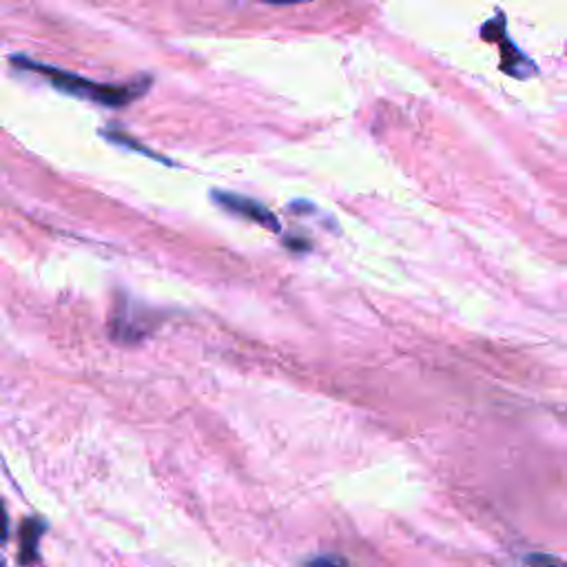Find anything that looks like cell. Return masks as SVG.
I'll use <instances>...</instances> for the list:
<instances>
[{
  "instance_id": "obj_1",
  "label": "cell",
  "mask_w": 567,
  "mask_h": 567,
  "mask_svg": "<svg viewBox=\"0 0 567 567\" xmlns=\"http://www.w3.org/2000/svg\"><path fill=\"white\" fill-rule=\"evenodd\" d=\"M11 64H16L24 71L44 75L62 93H69V95H75V97H82V100H91V102H100V104L113 106V109H122V106L140 100L146 93V89L151 86V78H146V75L135 78V80L124 82V84L93 82V80L75 75L71 71H62V69L35 62L27 55H13Z\"/></svg>"
},
{
  "instance_id": "obj_2",
  "label": "cell",
  "mask_w": 567,
  "mask_h": 567,
  "mask_svg": "<svg viewBox=\"0 0 567 567\" xmlns=\"http://www.w3.org/2000/svg\"><path fill=\"white\" fill-rule=\"evenodd\" d=\"M213 199L221 208H226L235 215H241V217H246V219H250V221H255V224H259V226H264L272 233H277L281 228L275 213H270L257 199H250V197H244V195H237V193H226V190H213Z\"/></svg>"
},
{
  "instance_id": "obj_3",
  "label": "cell",
  "mask_w": 567,
  "mask_h": 567,
  "mask_svg": "<svg viewBox=\"0 0 567 567\" xmlns=\"http://www.w3.org/2000/svg\"><path fill=\"white\" fill-rule=\"evenodd\" d=\"M496 27H498V35H492V33H485L483 38L485 40H498L501 44H503V60H501V66H503V71L505 73H509V75H516V78H527V75H534L536 73V66L525 58V55H520V51L514 47V44H509L503 35H505V20H503V16L498 13V18H496Z\"/></svg>"
},
{
  "instance_id": "obj_4",
  "label": "cell",
  "mask_w": 567,
  "mask_h": 567,
  "mask_svg": "<svg viewBox=\"0 0 567 567\" xmlns=\"http://www.w3.org/2000/svg\"><path fill=\"white\" fill-rule=\"evenodd\" d=\"M44 532V523L42 520H24L22 529H20V560L22 563H33L38 551H35V545H38V538L42 536Z\"/></svg>"
},
{
  "instance_id": "obj_5",
  "label": "cell",
  "mask_w": 567,
  "mask_h": 567,
  "mask_svg": "<svg viewBox=\"0 0 567 567\" xmlns=\"http://www.w3.org/2000/svg\"><path fill=\"white\" fill-rule=\"evenodd\" d=\"M102 135L104 137H109L113 144H120V146H126V148H135V151H140V153H144V155H151V157H155V159H159V162H166L162 155H157V153H153V151H148V148H144V146H140L137 144V140H133V137H128L126 133H122V131H102Z\"/></svg>"
},
{
  "instance_id": "obj_6",
  "label": "cell",
  "mask_w": 567,
  "mask_h": 567,
  "mask_svg": "<svg viewBox=\"0 0 567 567\" xmlns=\"http://www.w3.org/2000/svg\"><path fill=\"white\" fill-rule=\"evenodd\" d=\"M523 563H525V567H567V560H563L554 554H543V551L525 554Z\"/></svg>"
},
{
  "instance_id": "obj_7",
  "label": "cell",
  "mask_w": 567,
  "mask_h": 567,
  "mask_svg": "<svg viewBox=\"0 0 567 567\" xmlns=\"http://www.w3.org/2000/svg\"><path fill=\"white\" fill-rule=\"evenodd\" d=\"M303 567H348V563L341 556L321 554V556H312L310 560H306Z\"/></svg>"
},
{
  "instance_id": "obj_8",
  "label": "cell",
  "mask_w": 567,
  "mask_h": 567,
  "mask_svg": "<svg viewBox=\"0 0 567 567\" xmlns=\"http://www.w3.org/2000/svg\"><path fill=\"white\" fill-rule=\"evenodd\" d=\"M7 536H9V516L0 503V543L7 540Z\"/></svg>"
},
{
  "instance_id": "obj_9",
  "label": "cell",
  "mask_w": 567,
  "mask_h": 567,
  "mask_svg": "<svg viewBox=\"0 0 567 567\" xmlns=\"http://www.w3.org/2000/svg\"><path fill=\"white\" fill-rule=\"evenodd\" d=\"M261 2H270V4H295V2H306V0H261Z\"/></svg>"
}]
</instances>
